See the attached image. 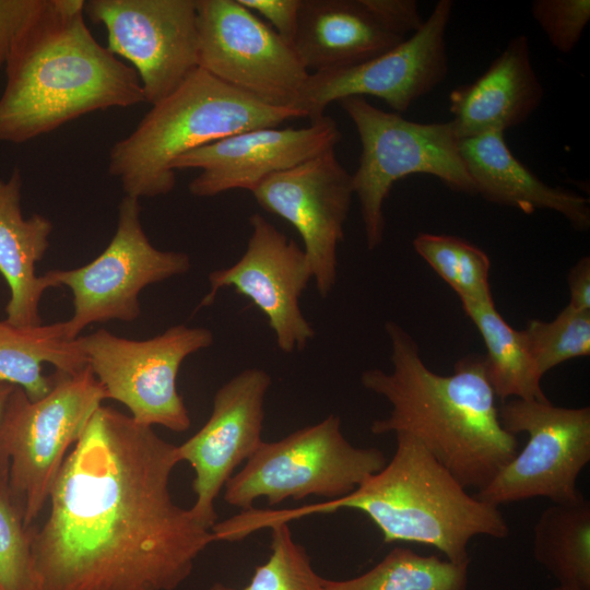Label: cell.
Returning <instances> with one entry per match:
<instances>
[{
    "label": "cell",
    "instance_id": "cell-30",
    "mask_svg": "<svg viewBox=\"0 0 590 590\" xmlns=\"http://www.w3.org/2000/svg\"><path fill=\"white\" fill-rule=\"evenodd\" d=\"M0 590H42L32 553L31 527L24 526L3 472H0Z\"/></svg>",
    "mask_w": 590,
    "mask_h": 590
},
{
    "label": "cell",
    "instance_id": "cell-15",
    "mask_svg": "<svg viewBox=\"0 0 590 590\" xmlns=\"http://www.w3.org/2000/svg\"><path fill=\"white\" fill-rule=\"evenodd\" d=\"M258 204L288 222L302 237L321 297L338 276V246L354 194L352 174L334 149L268 177L251 191Z\"/></svg>",
    "mask_w": 590,
    "mask_h": 590
},
{
    "label": "cell",
    "instance_id": "cell-16",
    "mask_svg": "<svg viewBox=\"0 0 590 590\" xmlns=\"http://www.w3.org/2000/svg\"><path fill=\"white\" fill-rule=\"evenodd\" d=\"M251 234L243 256L233 266L209 274L210 291L197 309L213 304L220 290L232 287L266 317L278 347L284 353L303 350L315 338L299 298L312 271L303 248L266 217H249Z\"/></svg>",
    "mask_w": 590,
    "mask_h": 590
},
{
    "label": "cell",
    "instance_id": "cell-1",
    "mask_svg": "<svg viewBox=\"0 0 590 590\" xmlns=\"http://www.w3.org/2000/svg\"><path fill=\"white\" fill-rule=\"evenodd\" d=\"M181 462L153 427L99 405L67 455L50 511L31 527L42 590H175L216 541L175 503Z\"/></svg>",
    "mask_w": 590,
    "mask_h": 590
},
{
    "label": "cell",
    "instance_id": "cell-13",
    "mask_svg": "<svg viewBox=\"0 0 590 590\" xmlns=\"http://www.w3.org/2000/svg\"><path fill=\"white\" fill-rule=\"evenodd\" d=\"M452 9L451 0H439L423 25L394 48L356 66L310 73L294 108L312 121L333 102L368 95L396 114L405 113L448 75L446 33Z\"/></svg>",
    "mask_w": 590,
    "mask_h": 590
},
{
    "label": "cell",
    "instance_id": "cell-14",
    "mask_svg": "<svg viewBox=\"0 0 590 590\" xmlns=\"http://www.w3.org/2000/svg\"><path fill=\"white\" fill-rule=\"evenodd\" d=\"M106 30L107 49L129 61L144 102L154 105L198 69L196 0H84Z\"/></svg>",
    "mask_w": 590,
    "mask_h": 590
},
{
    "label": "cell",
    "instance_id": "cell-4",
    "mask_svg": "<svg viewBox=\"0 0 590 590\" xmlns=\"http://www.w3.org/2000/svg\"><path fill=\"white\" fill-rule=\"evenodd\" d=\"M390 461L341 498L294 509H256L243 516L252 533L309 515L355 509L365 514L385 543L429 545L453 563H470L469 542L479 535L504 539L509 527L498 507L467 488L412 435L396 434Z\"/></svg>",
    "mask_w": 590,
    "mask_h": 590
},
{
    "label": "cell",
    "instance_id": "cell-26",
    "mask_svg": "<svg viewBox=\"0 0 590 590\" xmlns=\"http://www.w3.org/2000/svg\"><path fill=\"white\" fill-rule=\"evenodd\" d=\"M469 564L398 546L363 575L345 580L324 578L322 590H467Z\"/></svg>",
    "mask_w": 590,
    "mask_h": 590
},
{
    "label": "cell",
    "instance_id": "cell-31",
    "mask_svg": "<svg viewBox=\"0 0 590 590\" xmlns=\"http://www.w3.org/2000/svg\"><path fill=\"white\" fill-rule=\"evenodd\" d=\"M531 15L552 46L571 52L590 21L589 0H534Z\"/></svg>",
    "mask_w": 590,
    "mask_h": 590
},
{
    "label": "cell",
    "instance_id": "cell-22",
    "mask_svg": "<svg viewBox=\"0 0 590 590\" xmlns=\"http://www.w3.org/2000/svg\"><path fill=\"white\" fill-rule=\"evenodd\" d=\"M22 185L19 168L8 179L0 178V275L10 291L5 320L17 327H36L43 324V295L55 287L47 273L36 274V263L49 248L54 224L38 213L24 217Z\"/></svg>",
    "mask_w": 590,
    "mask_h": 590
},
{
    "label": "cell",
    "instance_id": "cell-8",
    "mask_svg": "<svg viewBox=\"0 0 590 590\" xmlns=\"http://www.w3.org/2000/svg\"><path fill=\"white\" fill-rule=\"evenodd\" d=\"M388 462L377 448L353 446L341 418L329 415L284 438L263 441L224 486V500L241 511L259 498L275 506L308 496L333 500L349 495Z\"/></svg>",
    "mask_w": 590,
    "mask_h": 590
},
{
    "label": "cell",
    "instance_id": "cell-5",
    "mask_svg": "<svg viewBox=\"0 0 590 590\" xmlns=\"http://www.w3.org/2000/svg\"><path fill=\"white\" fill-rule=\"evenodd\" d=\"M304 117L295 108L266 105L198 68L111 146L108 172L119 179L125 196L139 200L165 196L175 188L172 166L182 154L243 131Z\"/></svg>",
    "mask_w": 590,
    "mask_h": 590
},
{
    "label": "cell",
    "instance_id": "cell-29",
    "mask_svg": "<svg viewBox=\"0 0 590 590\" xmlns=\"http://www.w3.org/2000/svg\"><path fill=\"white\" fill-rule=\"evenodd\" d=\"M523 332L541 377L566 361L590 355V311L567 305L551 321L530 320Z\"/></svg>",
    "mask_w": 590,
    "mask_h": 590
},
{
    "label": "cell",
    "instance_id": "cell-27",
    "mask_svg": "<svg viewBox=\"0 0 590 590\" xmlns=\"http://www.w3.org/2000/svg\"><path fill=\"white\" fill-rule=\"evenodd\" d=\"M413 248L457 293L460 300H491V261L464 239L451 235L420 233Z\"/></svg>",
    "mask_w": 590,
    "mask_h": 590
},
{
    "label": "cell",
    "instance_id": "cell-32",
    "mask_svg": "<svg viewBox=\"0 0 590 590\" xmlns=\"http://www.w3.org/2000/svg\"><path fill=\"white\" fill-rule=\"evenodd\" d=\"M238 2L251 12L266 17L284 40L293 44L302 0H238Z\"/></svg>",
    "mask_w": 590,
    "mask_h": 590
},
{
    "label": "cell",
    "instance_id": "cell-10",
    "mask_svg": "<svg viewBox=\"0 0 590 590\" xmlns=\"http://www.w3.org/2000/svg\"><path fill=\"white\" fill-rule=\"evenodd\" d=\"M503 428L528 441L475 496L496 507L531 498L571 504L585 496L577 481L590 461V408L511 399L498 408Z\"/></svg>",
    "mask_w": 590,
    "mask_h": 590
},
{
    "label": "cell",
    "instance_id": "cell-24",
    "mask_svg": "<svg viewBox=\"0 0 590 590\" xmlns=\"http://www.w3.org/2000/svg\"><path fill=\"white\" fill-rule=\"evenodd\" d=\"M461 305L484 341L486 373L496 398L548 401L523 330L508 324L493 299L461 300Z\"/></svg>",
    "mask_w": 590,
    "mask_h": 590
},
{
    "label": "cell",
    "instance_id": "cell-11",
    "mask_svg": "<svg viewBox=\"0 0 590 590\" xmlns=\"http://www.w3.org/2000/svg\"><path fill=\"white\" fill-rule=\"evenodd\" d=\"M140 213L139 199L125 196L118 204L115 234L95 259L82 267L46 272L55 287L63 285L71 291L73 312L66 321L71 340L92 323L135 321L143 288L190 270L187 253L151 244Z\"/></svg>",
    "mask_w": 590,
    "mask_h": 590
},
{
    "label": "cell",
    "instance_id": "cell-20",
    "mask_svg": "<svg viewBox=\"0 0 590 590\" xmlns=\"http://www.w3.org/2000/svg\"><path fill=\"white\" fill-rule=\"evenodd\" d=\"M544 90L526 35L512 37L487 70L449 95L450 120L459 140L504 132L524 122L541 105Z\"/></svg>",
    "mask_w": 590,
    "mask_h": 590
},
{
    "label": "cell",
    "instance_id": "cell-18",
    "mask_svg": "<svg viewBox=\"0 0 590 590\" xmlns=\"http://www.w3.org/2000/svg\"><path fill=\"white\" fill-rule=\"evenodd\" d=\"M340 140L337 122L323 115L303 128L264 127L220 139L182 154L172 167L200 169L189 184L198 198L234 189L251 192L268 177L334 149Z\"/></svg>",
    "mask_w": 590,
    "mask_h": 590
},
{
    "label": "cell",
    "instance_id": "cell-28",
    "mask_svg": "<svg viewBox=\"0 0 590 590\" xmlns=\"http://www.w3.org/2000/svg\"><path fill=\"white\" fill-rule=\"evenodd\" d=\"M270 528V555L240 590H322L324 578L315 571L306 548L294 541L288 523ZM208 590L238 589L215 582Z\"/></svg>",
    "mask_w": 590,
    "mask_h": 590
},
{
    "label": "cell",
    "instance_id": "cell-34",
    "mask_svg": "<svg viewBox=\"0 0 590 590\" xmlns=\"http://www.w3.org/2000/svg\"><path fill=\"white\" fill-rule=\"evenodd\" d=\"M569 306L590 311V258L582 257L568 272Z\"/></svg>",
    "mask_w": 590,
    "mask_h": 590
},
{
    "label": "cell",
    "instance_id": "cell-7",
    "mask_svg": "<svg viewBox=\"0 0 590 590\" xmlns=\"http://www.w3.org/2000/svg\"><path fill=\"white\" fill-rule=\"evenodd\" d=\"M338 103L354 123L362 144L352 181L361 204L368 250H375L384 240V203L396 181L409 175L425 174L456 192L476 194L450 120L411 121L375 107L362 96Z\"/></svg>",
    "mask_w": 590,
    "mask_h": 590
},
{
    "label": "cell",
    "instance_id": "cell-35",
    "mask_svg": "<svg viewBox=\"0 0 590 590\" xmlns=\"http://www.w3.org/2000/svg\"><path fill=\"white\" fill-rule=\"evenodd\" d=\"M13 388V385L0 381V411Z\"/></svg>",
    "mask_w": 590,
    "mask_h": 590
},
{
    "label": "cell",
    "instance_id": "cell-12",
    "mask_svg": "<svg viewBox=\"0 0 590 590\" xmlns=\"http://www.w3.org/2000/svg\"><path fill=\"white\" fill-rule=\"evenodd\" d=\"M198 67L259 102L294 108L309 76L293 46L238 0H196Z\"/></svg>",
    "mask_w": 590,
    "mask_h": 590
},
{
    "label": "cell",
    "instance_id": "cell-2",
    "mask_svg": "<svg viewBox=\"0 0 590 590\" xmlns=\"http://www.w3.org/2000/svg\"><path fill=\"white\" fill-rule=\"evenodd\" d=\"M84 0H37L0 96V142L22 144L86 114L144 102L135 71L91 33Z\"/></svg>",
    "mask_w": 590,
    "mask_h": 590
},
{
    "label": "cell",
    "instance_id": "cell-9",
    "mask_svg": "<svg viewBox=\"0 0 590 590\" xmlns=\"http://www.w3.org/2000/svg\"><path fill=\"white\" fill-rule=\"evenodd\" d=\"M78 341L107 398L123 404L137 423L177 433L190 427L177 375L187 357L212 345L211 330L177 324L153 338L131 340L99 329Z\"/></svg>",
    "mask_w": 590,
    "mask_h": 590
},
{
    "label": "cell",
    "instance_id": "cell-17",
    "mask_svg": "<svg viewBox=\"0 0 590 590\" xmlns=\"http://www.w3.org/2000/svg\"><path fill=\"white\" fill-rule=\"evenodd\" d=\"M271 376L260 368H247L226 381L214 394L205 424L177 446L180 461L194 472L190 508L205 528L216 523L215 500L235 470L264 441V398Z\"/></svg>",
    "mask_w": 590,
    "mask_h": 590
},
{
    "label": "cell",
    "instance_id": "cell-36",
    "mask_svg": "<svg viewBox=\"0 0 590 590\" xmlns=\"http://www.w3.org/2000/svg\"><path fill=\"white\" fill-rule=\"evenodd\" d=\"M553 590H590V589H582L577 587H568V586H557Z\"/></svg>",
    "mask_w": 590,
    "mask_h": 590
},
{
    "label": "cell",
    "instance_id": "cell-33",
    "mask_svg": "<svg viewBox=\"0 0 590 590\" xmlns=\"http://www.w3.org/2000/svg\"><path fill=\"white\" fill-rule=\"evenodd\" d=\"M37 0H0V69L5 66L13 40Z\"/></svg>",
    "mask_w": 590,
    "mask_h": 590
},
{
    "label": "cell",
    "instance_id": "cell-6",
    "mask_svg": "<svg viewBox=\"0 0 590 590\" xmlns=\"http://www.w3.org/2000/svg\"><path fill=\"white\" fill-rule=\"evenodd\" d=\"M51 378L50 391L38 400L14 386L0 411V472L26 528L49 500L68 449L108 399L88 366Z\"/></svg>",
    "mask_w": 590,
    "mask_h": 590
},
{
    "label": "cell",
    "instance_id": "cell-19",
    "mask_svg": "<svg viewBox=\"0 0 590 590\" xmlns=\"http://www.w3.org/2000/svg\"><path fill=\"white\" fill-rule=\"evenodd\" d=\"M408 37L375 0H302L292 45L307 70L319 72L363 63Z\"/></svg>",
    "mask_w": 590,
    "mask_h": 590
},
{
    "label": "cell",
    "instance_id": "cell-23",
    "mask_svg": "<svg viewBox=\"0 0 590 590\" xmlns=\"http://www.w3.org/2000/svg\"><path fill=\"white\" fill-rule=\"evenodd\" d=\"M48 363L56 371L75 374L87 366L79 341L68 337L66 321L17 327L0 320V381L22 388L31 400L45 397L52 378L43 373Z\"/></svg>",
    "mask_w": 590,
    "mask_h": 590
},
{
    "label": "cell",
    "instance_id": "cell-3",
    "mask_svg": "<svg viewBox=\"0 0 590 590\" xmlns=\"http://www.w3.org/2000/svg\"><path fill=\"white\" fill-rule=\"evenodd\" d=\"M392 369H367L363 387L391 405L388 417L370 425L374 435L405 433L415 437L465 488L486 487L518 452L517 436L498 417L485 358H460L450 375L430 370L414 339L387 321Z\"/></svg>",
    "mask_w": 590,
    "mask_h": 590
},
{
    "label": "cell",
    "instance_id": "cell-25",
    "mask_svg": "<svg viewBox=\"0 0 590 590\" xmlns=\"http://www.w3.org/2000/svg\"><path fill=\"white\" fill-rule=\"evenodd\" d=\"M535 560L559 586L590 589V503L552 504L539 516L532 539Z\"/></svg>",
    "mask_w": 590,
    "mask_h": 590
},
{
    "label": "cell",
    "instance_id": "cell-21",
    "mask_svg": "<svg viewBox=\"0 0 590 590\" xmlns=\"http://www.w3.org/2000/svg\"><path fill=\"white\" fill-rule=\"evenodd\" d=\"M504 132L459 140V150L476 194L488 202L531 214L538 210L563 215L579 232L590 226L589 199L545 184L509 150Z\"/></svg>",
    "mask_w": 590,
    "mask_h": 590
}]
</instances>
